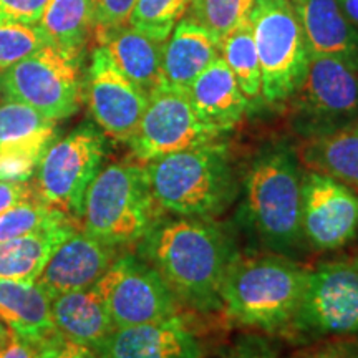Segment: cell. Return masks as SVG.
I'll list each match as a JSON object with an SVG mask.
<instances>
[{"instance_id": "obj_26", "label": "cell", "mask_w": 358, "mask_h": 358, "mask_svg": "<svg viewBox=\"0 0 358 358\" xmlns=\"http://www.w3.org/2000/svg\"><path fill=\"white\" fill-rule=\"evenodd\" d=\"M221 57L249 103L261 98L262 75L249 15L221 38Z\"/></svg>"}, {"instance_id": "obj_10", "label": "cell", "mask_w": 358, "mask_h": 358, "mask_svg": "<svg viewBox=\"0 0 358 358\" xmlns=\"http://www.w3.org/2000/svg\"><path fill=\"white\" fill-rule=\"evenodd\" d=\"M221 131L201 122L192 108L187 88L164 80L150 90L143 118L128 143L140 163L208 145L221 136Z\"/></svg>"}, {"instance_id": "obj_38", "label": "cell", "mask_w": 358, "mask_h": 358, "mask_svg": "<svg viewBox=\"0 0 358 358\" xmlns=\"http://www.w3.org/2000/svg\"><path fill=\"white\" fill-rule=\"evenodd\" d=\"M0 358H42V347L10 334L7 342L0 345Z\"/></svg>"}, {"instance_id": "obj_3", "label": "cell", "mask_w": 358, "mask_h": 358, "mask_svg": "<svg viewBox=\"0 0 358 358\" xmlns=\"http://www.w3.org/2000/svg\"><path fill=\"white\" fill-rule=\"evenodd\" d=\"M302 171L297 155L285 146L254 158L244 176V217L268 250L292 256L303 244Z\"/></svg>"}, {"instance_id": "obj_16", "label": "cell", "mask_w": 358, "mask_h": 358, "mask_svg": "<svg viewBox=\"0 0 358 358\" xmlns=\"http://www.w3.org/2000/svg\"><path fill=\"white\" fill-rule=\"evenodd\" d=\"M100 358H203L198 337L181 317L123 327L98 348Z\"/></svg>"}, {"instance_id": "obj_32", "label": "cell", "mask_w": 358, "mask_h": 358, "mask_svg": "<svg viewBox=\"0 0 358 358\" xmlns=\"http://www.w3.org/2000/svg\"><path fill=\"white\" fill-rule=\"evenodd\" d=\"M93 12V30H108L128 25L136 0H90Z\"/></svg>"}, {"instance_id": "obj_31", "label": "cell", "mask_w": 358, "mask_h": 358, "mask_svg": "<svg viewBox=\"0 0 358 358\" xmlns=\"http://www.w3.org/2000/svg\"><path fill=\"white\" fill-rule=\"evenodd\" d=\"M52 43L38 24H0V71Z\"/></svg>"}, {"instance_id": "obj_41", "label": "cell", "mask_w": 358, "mask_h": 358, "mask_svg": "<svg viewBox=\"0 0 358 358\" xmlns=\"http://www.w3.org/2000/svg\"><path fill=\"white\" fill-rule=\"evenodd\" d=\"M292 3H294V7L299 10V8H301L303 3H306V0H292Z\"/></svg>"}, {"instance_id": "obj_13", "label": "cell", "mask_w": 358, "mask_h": 358, "mask_svg": "<svg viewBox=\"0 0 358 358\" xmlns=\"http://www.w3.org/2000/svg\"><path fill=\"white\" fill-rule=\"evenodd\" d=\"M82 100L98 128L115 141L129 143L148 105V92L116 66L108 50L98 45L82 82Z\"/></svg>"}, {"instance_id": "obj_42", "label": "cell", "mask_w": 358, "mask_h": 358, "mask_svg": "<svg viewBox=\"0 0 358 358\" xmlns=\"http://www.w3.org/2000/svg\"><path fill=\"white\" fill-rule=\"evenodd\" d=\"M355 261H357V262H358V257H355Z\"/></svg>"}, {"instance_id": "obj_29", "label": "cell", "mask_w": 358, "mask_h": 358, "mask_svg": "<svg viewBox=\"0 0 358 358\" xmlns=\"http://www.w3.org/2000/svg\"><path fill=\"white\" fill-rule=\"evenodd\" d=\"M191 0H136L128 25L168 40L174 25L185 17Z\"/></svg>"}, {"instance_id": "obj_39", "label": "cell", "mask_w": 358, "mask_h": 358, "mask_svg": "<svg viewBox=\"0 0 358 358\" xmlns=\"http://www.w3.org/2000/svg\"><path fill=\"white\" fill-rule=\"evenodd\" d=\"M340 8L353 25H358V0H337Z\"/></svg>"}, {"instance_id": "obj_25", "label": "cell", "mask_w": 358, "mask_h": 358, "mask_svg": "<svg viewBox=\"0 0 358 358\" xmlns=\"http://www.w3.org/2000/svg\"><path fill=\"white\" fill-rule=\"evenodd\" d=\"M38 25L50 42L64 50L85 53L93 34V12L90 0H50Z\"/></svg>"}, {"instance_id": "obj_22", "label": "cell", "mask_w": 358, "mask_h": 358, "mask_svg": "<svg viewBox=\"0 0 358 358\" xmlns=\"http://www.w3.org/2000/svg\"><path fill=\"white\" fill-rule=\"evenodd\" d=\"M52 317L62 337L93 350L115 332L113 320L95 284L52 299Z\"/></svg>"}, {"instance_id": "obj_28", "label": "cell", "mask_w": 358, "mask_h": 358, "mask_svg": "<svg viewBox=\"0 0 358 358\" xmlns=\"http://www.w3.org/2000/svg\"><path fill=\"white\" fill-rule=\"evenodd\" d=\"M55 129H58L57 122L45 118L24 103L3 100L0 105V146L30 140Z\"/></svg>"}, {"instance_id": "obj_8", "label": "cell", "mask_w": 358, "mask_h": 358, "mask_svg": "<svg viewBox=\"0 0 358 358\" xmlns=\"http://www.w3.org/2000/svg\"><path fill=\"white\" fill-rule=\"evenodd\" d=\"M106 134L95 123H83L48 146L35 169V191L45 203L80 222L90 185L101 171Z\"/></svg>"}, {"instance_id": "obj_2", "label": "cell", "mask_w": 358, "mask_h": 358, "mask_svg": "<svg viewBox=\"0 0 358 358\" xmlns=\"http://www.w3.org/2000/svg\"><path fill=\"white\" fill-rule=\"evenodd\" d=\"M145 173L161 211L176 216H217L237 194L227 148L216 141L145 163Z\"/></svg>"}, {"instance_id": "obj_5", "label": "cell", "mask_w": 358, "mask_h": 358, "mask_svg": "<svg viewBox=\"0 0 358 358\" xmlns=\"http://www.w3.org/2000/svg\"><path fill=\"white\" fill-rule=\"evenodd\" d=\"M159 211L145 164L115 163L101 168L90 185L80 226L88 236L120 248L140 243L159 221Z\"/></svg>"}, {"instance_id": "obj_36", "label": "cell", "mask_w": 358, "mask_h": 358, "mask_svg": "<svg viewBox=\"0 0 358 358\" xmlns=\"http://www.w3.org/2000/svg\"><path fill=\"white\" fill-rule=\"evenodd\" d=\"M42 358H100L96 350L58 337L42 345Z\"/></svg>"}, {"instance_id": "obj_1", "label": "cell", "mask_w": 358, "mask_h": 358, "mask_svg": "<svg viewBox=\"0 0 358 358\" xmlns=\"http://www.w3.org/2000/svg\"><path fill=\"white\" fill-rule=\"evenodd\" d=\"M140 243V256L159 272L176 301L199 312L221 308L222 280L237 256L219 224L209 217L159 219Z\"/></svg>"}, {"instance_id": "obj_19", "label": "cell", "mask_w": 358, "mask_h": 358, "mask_svg": "<svg viewBox=\"0 0 358 358\" xmlns=\"http://www.w3.org/2000/svg\"><path fill=\"white\" fill-rule=\"evenodd\" d=\"M221 57V38L191 15L174 25L163 48L164 82L187 88L201 71Z\"/></svg>"}, {"instance_id": "obj_14", "label": "cell", "mask_w": 358, "mask_h": 358, "mask_svg": "<svg viewBox=\"0 0 358 358\" xmlns=\"http://www.w3.org/2000/svg\"><path fill=\"white\" fill-rule=\"evenodd\" d=\"M301 224L313 250H337L358 234V192L327 174L302 171Z\"/></svg>"}, {"instance_id": "obj_40", "label": "cell", "mask_w": 358, "mask_h": 358, "mask_svg": "<svg viewBox=\"0 0 358 358\" xmlns=\"http://www.w3.org/2000/svg\"><path fill=\"white\" fill-rule=\"evenodd\" d=\"M10 330L7 329L6 325L2 324V322H0V345H2V343H6L7 342V338L10 337Z\"/></svg>"}, {"instance_id": "obj_20", "label": "cell", "mask_w": 358, "mask_h": 358, "mask_svg": "<svg viewBox=\"0 0 358 358\" xmlns=\"http://www.w3.org/2000/svg\"><path fill=\"white\" fill-rule=\"evenodd\" d=\"M297 13L308 57H335L358 66V29L337 0H306Z\"/></svg>"}, {"instance_id": "obj_15", "label": "cell", "mask_w": 358, "mask_h": 358, "mask_svg": "<svg viewBox=\"0 0 358 358\" xmlns=\"http://www.w3.org/2000/svg\"><path fill=\"white\" fill-rule=\"evenodd\" d=\"M116 257L113 245L101 243L82 229L75 231L58 245L35 284L52 301L62 294L92 287Z\"/></svg>"}, {"instance_id": "obj_18", "label": "cell", "mask_w": 358, "mask_h": 358, "mask_svg": "<svg viewBox=\"0 0 358 358\" xmlns=\"http://www.w3.org/2000/svg\"><path fill=\"white\" fill-rule=\"evenodd\" d=\"M0 322L38 347L62 337L53 324L50 297L35 282L0 279Z\"/></svg>"}, {"instance_id": "obj_21", "label": "cell", "mask_w": 358, "mask_h": 358, "mask_svg": "<svg viewBox=\"0 0 358 358\" xmlns=\"http://www.w3.org/2000/svg\"><path fill=\"white\" fill-rule=\"evenodd\" d=\"M93 34L98 45L108 50L116 66L148 93L163 80L161 64L166 40L134 29L131 25L93 30Z\"/></svg>"}, {"instance_id": "obj_9", "label": "cell", "mask_w": 358, "mask_h": 358, "mask_svg": "<svg viewBox=\"0 0 358 358\" xmlns=\"http://www.w3.org/2000/svg\"><path fill=\"white\" fill-rule=\"evenodd\" d=\"M287 332L313 340L358 337V262L332 261L307 271Z\"/></svg>"}, {"instance_id": "obj_34", "label": "cell", "mask_w": 358, "mask_h": 358, "mask_svg": "<svg viewBox=\"0 0 358 358\" xmlns=\"http://www.w3.org/2000/svg\"><path fill=\"white\" fill-rule=\"evenodd\" d=\"M226 358H279L274 347L261 335H244L237 338Z\"/></svg>"}, {"instance_id": "obj_33", "label": "cell", "mask_w": 358, "mask_h": 358, "mask_svg": "<svg viewBox=\"0 0 358 358\" xmlns=\"http://www.w3.org/2000/svg\"><path fill=\"white\" fill-rule=\"evenodd\" d=\"M50 0H0V24H38Z\"/></svg>"}, {"instance_id": "obj_23", "label": "cell", "mask_w": 358, "mask_h": 358, "mask_svg": "<svg viewBox=\"0 0 358 358\" xmlns=\"http://www.w3.org/2000/svg\"><path fill=\"white\" fill-rule=\"evenodd\" d=\"M295 155L306 169L338 179L358 192V120L306 138Z\"/></svg>"}, {"instance_id": "obj_7", "label": "cell", "mask_w": 358, "mask_h": 358, "mask_svg": "<svg viewBox=\"0 0 358 358\" xmlns=\"http://www.w3.org/2000/svg\"><path fill=\"white\" fill-rule=\"evenodd\" d=\"M82 65V53L48 43L0 71V93L58 123L80 110Z\"/></svg>"}, {"instance_id": "obj_6", "label": "cell", "mask_w": 358, "mask_h": 358, "mask_svg": "<svg viewBox=\"0 0 358 358\" xmlns=\"http://www.w3.org/2000/svg\"><path fill=\"white\" fill-rule=\"evenodd\" d=\"M262 75L261 96L280 103L301 88L308 69L306 35L292 0H254L249 12Z\"/></svg>"}, {"instance_id": "obj_37", "label": "cell", "mask_w": 358, "mask_h": 358, "mask_svg": "<svg viewBox=\"0 0 358 358\" xmlns=\"http://www.w3.org/2000/svg\"><path fill=\"white\" fill-rule=\"evenodd\" d=\"M34 194H37L34 182L2 181V179H0V213H3L6 209L12 208L13 204L19 203V201L30 198V196Z\"/></svg>"}, {"instance_id": "obj_30", "label": "cell", "mask_w": 358, "mask_h": 358, "mask_svg": "<svg viewBox=\"0 0 358 358\" xmlns=\"http://www.w3.org/2000/svg\"><path fill=\"white\" fill-rule=\"evenodd\" d=\"M254 0H191L189 15L222 38L249 15Z\"/></svg>"}, {"instance_id": "obj_24", "label": "cell", "mask_w": 358, "mask_h": 358, "mask_svg": "<svg viewBox=\"0 0 358 358\" xmlns=\"http://www.w3.org/2000/svg\"><path fill=\"white\" fill-rule=\"evenodd\" d=\"M78 221H66L15 239L0 241V279L35 282L58 245L78 231Z\"/></svg>"}, {"instance_id": "obj_27", "label": "cell", "mask_w": 358, "mask_h": 358, "mask_svg": "<svg viewBox=\"0 0 358 358\" xmlns=\"http://www.w3.org/2000/svg\"><path fill=\"white\" fill-rule=\"evenodd\" d=\"M66 221L75 219L34 194L0 213V241L32 234Z\"/></svg>"}, {"instance_id": "obj_35", "label": "cell", "mask_w": 358, "mask_h": 358, "mask_svg": "<svg viewBox=\"0 0 358 358\" xmlns=\"http://www.w3.org/2000/svg\"><path fill=\"white\" fill-rule=\"evenodd\" d=\"M294 358H358V342L352 340H335L322 345L307 348Z\"/></svg>"}, {"instance_id": "obj_12", "label": "cell", "mask_w": 358, "mask_h": 358, "mask_svg": "<svg viewBox=\"0 0 358 358\" xmlns=\"http://www.w3.org/2000/svg\"><path fill=\"white\" fill-rule=\"evenodd\" d=\"M115 329L150 324L178 313L176 297L141 256H118L95 282Z\"/></svg>"}, {"instance_id": "obj_4", "label": "cell", "mask_w": 358, "mask_h": 358, "mask_svg": "<svg viewBox=\"0 0 358 358\" xmlns=\"http://www.w3.org/2000/svg\"><path fill=\"white\" fill-rule=\"evenodd\" d=\"M306 279V268L280 254L237 257L222 280L221 308L243 327L282 332L297 310Z\"/></svg>"}, {"instance_id": "obj_11", "label": "cell", "mask_w": 358, "mask_h": 358, "mask_svg": "<svg viewBox=\"0 0 358 358\" xmlns=\"http://www.w3.org/2000/svg\"><path fill=\"white\" fill-rule=\"evenodd\" d=\"M358 120V66L335 57H310L294 93V124L303 138Z\"/></svg>"}, {"instance_id": "obj_17", "label": "cell", "mask_w": 358, "mask_h": 358, "mask_svg": "<svg viewBox=\"0 0 358 358\" xmlns=\"http://www.w3.org/2000/svg\"><path fill=\"white\" fill-rule=\"evenodd\" d=\"M187 95L201 122L221 133L234 128L250 105L222 57L201 71L187 87Z\"/></svg>"}]
</instances>
